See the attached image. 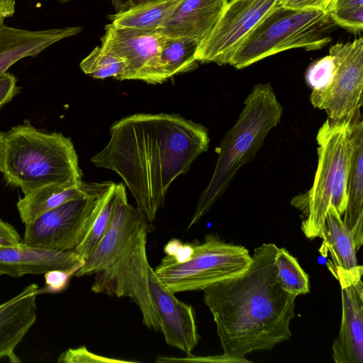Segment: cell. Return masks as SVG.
<instances>
[{
	"mask_svg": "<svg viewBox=\"0 0 363 363\" xmlns=\"http://www.w3.org/2000/svg\"><path fill=\"white\" fill-rule=\"evenodd\" d=\"M207 129L177 114L137 113L110 128L105 147L91 158L123 181L149 222L174 181L208 149Z\"/></svg>",
	"mask_w": 363,
	"mask_h": 363,
	"instance_id": "obj_1",
	"label": "cell"
},
{
	"mask_svg": "<svg viewBox=\"0 0 363 363\" xmlns=\"http://www.w3.org/2000/svg\"><path fill=\"white\" fill-rule=\"evenodd\" d=\"M278 247L264 243L254 250L242 274L204 288L203 300L213 315L223 354L236 362L269 350L291 338L296 296L281 286L275 266Z\"/></svg>",
	"mask_w": 363,
	"mask_h": 363,
	"instance_id": "obj_2",
	"label": "cell"
},
{
	"mask_svg": "<svg viewBox=\"0 0 363 363\" xmlns=\"http://www.w3.org/2000/svg\"><path fill=\"white\" fill-rule=\"evenodd\" d=\"M148 222L142 211L128 203L125 186L116 184L109 228L74 276L94 275V293L130 298L139 308L143 325L158 332L148 284Z\"/></svg>",
	"mask_w": 363,
	"mask_h": 363,
	"instance_id": "obj_3",
	"label": "cell"
},
{
	"mask_svg": "<svg viewBox=\"0 0 363 363\" xmlns=\"http://www.w3.org/2000/svg\"><path fill=\"white\" fill-rule=\"evenodd\" d=\"M0 172L24 194L48 184L83 182L71 139L40 131L29 123L4 134Z\"/></svg>",
	"mask_w": 363,
	"mask_h": 363,
	"instance_id": "obj_4",
	"label": "cell"
},
{
	"mask_svg": "<svg viewBox=\"0 0 363 363\" xmlns=\"http://www.w3.org/2000/svg\"><path fill=\"white\" fill-rule=\"evenodd\" d=\"M282 112L269 84L252 88L238 119L220 143L212 177L199 199L186 230L223 195L240 168L255 158L268 133L279 123Z\"/></svg>",
	"mask_w": 363,
	"mask_h": 363,
	"instance_id": "obj_5",
	"label": "cell"
},
{
	"mask_svg": "<svg viewBox=\"0 0 363 363\" xmlns=\"http://www.w3.org/2000/svg\"><path fill=\"white\" fill-rule=\"evenodd\" d=\"M164 252L166 255L153 269L174 294L203 290L238 276L252 261L247 248L225 242L212 233L206 235L202 242L172 240L164 247Z\"/></svg>",
	"mask_w": 363,
	"mask_h": 363,
	"instance_id": "obj_6",
	"label": "cell"
},
{
	"mask_svg": "<svg viewBox=\"0 0 363 363\" xmlns=\"http://www.w3.org/2000/svg\"><path fill=\"white\" fill-rule=\"evenodd\" d=\"M336 26L325 11L295 9L279 3L242 41L229 65L242 69L287 50L321 49L332 40Z\"/></svg>",
	"mask_w": 363,
	"mask_h": 363,
	"instance_id": "obj_7",
	"label": "cell"
},
{
	"mask_svg": "<svg viewBox=\"0 0 363 363\" xmlns=\"http://www.w3.org/2000/svg\"><path fill=\"white\" fill-rule=\"evenodd\" d=\"M318 167L311 189L306 195V216L301 229L308 239L322 238L329 207L342 216L347 201V178L352 152L350 121L328 119L319 128Z\"/></svg>",
	"mask_w": 363,
	"mask_h": 363,
	"instance_id": "obj_8",
	"label": "cell"
},
{
	"mask_svg": "<svg viewBox=\"0 0 363 363\" xmlns=\"http://www.w3.org/2000/svg\"><path fill=\"white\" fill-rule=\"evenodd\" d=\"M108 182L87 197L69 201L25 224L23 243L47 250L74 251L82 240Z\"/></svg>",
	"mask_w": 363,
	"mask_h": 363,
	"instance_id": "obj_9",
	"label": "cell"
},
{
	"mask_svg": "<svg viewBox=\"0 0 363 363\" xmlns=\"http://www.w3.org/2000/svg\"><path fill=\"white\" fill-rule=\"evenodd\" d=\"M335 62L332 81L313 105L330 122L350 121L362 105L363 38L337 43L329 50Z\"/></svg>",
	"mask_w": 363,
	"mask_h": 363,
	"instance_id": "obj_10",
	"label": "cell"
},
{
	"mask_svg": "<svg viewBox=\"0 0 363 363\" xmlns=\"http://www.w3.org/2000/svg\"><path fill=\"white\" fill-rule=\"evenodd\" d=\"M279 0H229L215 27L199 45L196 59L229 65L236 50Z\"/></svg>",
	"mask_w": 363,
	"mask_h": 363,
	"instance_id": "obj_11",
	"label": "cell"
},
{
	"mask_svg": "<svg viewBox=\"0 0 363 363\" xmlns=\"http://www.w3.org/2000/svg\"><path fill=\"white\" fill-rule=\"evenodd\" d=\"M101 48L125 60L126 69L118 80L138 79L160 84L159 53L164 35L157 30L118 27L104 28Z\"/></svg>",
	"mask_w": 363,
	"mask_h": 363,
	"instance_id": "obj_12",
	"label": "cell"
},
{
	"mask_svg": "<svg viewBox=\"0 0 363 363\" xmlns=\"http://www.w3.org/2000/svg\"><path fill=\"white\" fill-rule=\"evenodd\" d=\"M148 284L160 330L166 343L187 354H191L199 340L193 308L179 300L159 279L151 267Z\"/></svg>",
	"mask_w": 363,
	"mask_h": 363,
	"instance_id": "obj_13",
	"label": "cell"
},
{
	"mask_svg": "<svg viewBox=\"0 0 363 363\" xmlns=\"http://www.w3.org/2000/svg\"><path fill=\"white\" fill-rule=\"evenodd\" d=\"M84 260L74 251L47 250L21 243L0 246V275L18 278L41 274L53 269L75 270Z\"/></svg>",
	"mask_w": 363,
	"mask_h": 363,
	"instance_id": "obj_14",
	"label": "cell"
},
{
	"mask_svg": "<svg viewBox=\"0 0 363 363\" xmlns=\"http://www.w3.org/2000/svg\"><path fill=\"white\" fill-rule=\"evenodd\" d=\"M341 216L333 206L329 207L320 252L325 257L329 252L331 259L328 268L343 286L362 280L363 268L358 264L353 237Z\"/></svg>",
	"mask_w": 363,
	"mask_h": 363,
	"instance_id": "obj_15",
	"label": "cell"
},
{
	"mask_svg": "<svg viewBox=\"0 0 363 363\" xmlns=\"http://www.w3.org/2000/svg\"><path fill=\"white\" fill-rule=\"evenodd\" d=\"M39 289L37 284H31L0 304V359L21 362L14 351L36 320Z\"/></svg>",
	"mask_w": 363,
	"mask_h": 363,
	"instance_id": "obj_16",
	"label": "cell"
},
{
	"mask_svg": "<svg viewBox=\"0 0 363 363\" xmlns=\"http://www.w3.org/2000/svg\"><path fill=\"white\" fill-rule=\"evenodd\" d=\"M341 287L342 320L333 343L336 363H363V284Z\"/></svg>",
	"mask_w": 363,
	"mask_h": 363,
	"instance_id": "obj_17",
	"label": "cell"
},
{
	"mask_svg": "<svg viewBox=\"0 0 363 363\" xmlns=\"http://www.w3.org/2000/svg\"><path fill=\"white\" fill-rule=\"evenodd\" d=\"M229 0H181L157 30L166 37H186L200 43L211 33Z\"/></svg>",
	"mask_w": 363,
	"mask_h": 363,
	"instance_id": "obj_18",
	"label": "cell"
},
{
	"mask_svg": "<svg viewBox=\"0 0 363 363\" xmlns=\"http://www.w3.org/2000/svg\"><path fill=\"white\" fill-rule=\"evenodd\" d=\"M82 30L81 26H69L29 30L10 27L0 22V75L18 60L35 57L52 44L77 35Z\"/></svg>",
	"mask_w": 363,
	"mask_h": 363,
	"instance_id": "obj_19",
	"label": "cell"
},
{
	"mask_svg": "<svg viewBox=\"0 0 363 363\" xmlns=\"http://www.w3.org/2000/svg\"><path fill=\"white\" fill-rule=\"evenodd\" d=\"M352 152L343 222L358 250L363 244V121L360 110L350 121Z\"/></svg>",
	"mask_w": 363,
	"mask_h": 363,
	"instance_id": "obj_20",
	"label": "cell"
},
{
	"mask_svg": "<svg viewBox=\"0 0 363 363\" xmlns=\"http://www.w3.org/2000/svg\"><path fill=\"white\" fill-rule=\"evenodd\" d=\"M97 183L52 184L24 194L17 202L22 222L30 223L45 213L69 201L89 196Z\"/></svg>",
	"mask_w": 363,
	"mask_h": 363,
	"instance_id": "obj_21",
	"label": "cell"
},
{
	"mask_svg": "<svg viewBox=\"0 0 363 363\" xmlns=\"http://www.w3.org/2000/svg\"><path fill=\"white\" fill-rule=\"evenodd\" d=\"M181 0H151L111 15L113 25L140 30H158Z\"/></svg>",
	"mask_w": 363,
	"mask_h": 363,
	"instance_id": "obj_22",
	"label": "cell"
},
{
	"mask_svg": "<svg viewBox=\"0 0 363 363\" xmlns=\"http://www.w3.org/2000/svg\"><path fill=\"white\" fill-rule=\"evenodd\" d=\"M200 43L186 37H164L159 53L160 84L196 67Z\"/></svg>",
	"mask_w": 363,
	"mask_h": 363,
	"instance_id": "obj_23",
	"label": "cell"
},
{
	"mask_svg": "<svg viewBox=\"0 0 363 363\" xmlns=\"http://www.w3.org/2000/svg\"><path fill=\"white\" fill-rule=\"evenodd\" d=\"M116 183L108 182L101 194L91 222L74 250L83 260L93 251L109 228L116 201Z\"/></svg>",
	"mask_w": 363,
	"mask_h": 363,
	"instance_id": "obj_24",
	"label": "cell"
},
{
	"mask_svg": "<svg viewBox=\"0 0 363 363\" xmlns=\"http://www.w3.org/2000/svg\"><path fill=\"white\" fill-rule=\"evenodd\" d=\"M274 262L277 279L285 291L296 296L309 292L308 274L285 248L278 247Z\"/></svg>",
	"mask_w": 363,
	"mask_h": 363,
	"instance_id": "obj_25",
	"label": "cell"
},
{
	"mask_svg": "<svg viewBox=\"0 0 363 363\" xmlns=\"http://www.w3.org/2000/svg\"><path fill=\"white\" fill-rule=\"evenodd\" d=\"M82 71L95 79L115 77L123 75L126 67L125 60L96 46L89 55L80 62Z\"/></svg>",
	"mask_w": 363,
	"mask_h": 363,
	"instance_id": "obj_26",
	"label": "cell"
},
{
	"mask_svg": "<svg viewBox=\"0 0 363 363\" xmlns=\"http://www.w3.org/2000/svg\"><path fill=\"white\" fill-rule=\"evenodd\" d=\"M325 11L337 26L354 33L363 29V0H332Z\"/></svg>",
	"mask_w": 363,
	"mask_h": 363,
	"instance_id": "obj_27",
	"label": "cell"
},
{
	"mask_svg": "<svg viewBox=\"0 0 363 363\" xmlns=\"http://www.w3.org/2000/svg\"><path fill=\"white\" fill-rule=\"evenodd\" d=\"M335 72V62L330 55L315 62L308 67L306 80L312 89L310 96L313 106L330 85Z\"/></svg>",
	"mask_w": 363,
	"mask_h": 363,
	"instance_id": "obj_28",
	"label": "cell"
},
{
	"mask_svg": "<svg viewBox=\"0 0 363 363\" xmlns=\"http://www.w3.org/2000/svg\"><path fill=\"white\" fill-rule=\"evenodd\" d=\"M60 363H128L132 361H126L110 358L98 355L90 352L84 345L69 348L62 352L57 359Z\"/></svg>",
	"mask_w": 363,
	"mask_h": 363,
	"instance_id": "obj_29",
	"label": "cell"
},
{
	"mask_svg": "<svg viewBox=\"0 0 363 363\" xmlns=\"http://www.w3.org/2000/svg\"><path fill=\"white\" fill-rule=\"evenodd\" d=\"M75 270L53 269L47 272L45 275V288L39 289V294L43 292L57 293L65 289L69 280L74 275Z\"/></svg>",
	"mask_w": 363,
	"mask_h": 363,
	"instance_id": "obj_30",
	"label": "cell"
},
{
	"mask_svg": "<svg viewBox=\"0 0 363 363\" xmlns=\"http://www.w3.org/2000/svg\"><path fill=\"white\" fill-rule=\"evenodd\" d=\"M17 79L11 73L5 72L0 75V108L8 104L18 94Z\"/></svg>",
	"mask_w": 363,
	"mask_h": 363,
	"instance_id": "obj_31",
	"label": "cell"
},
{
	"mask_svg": "<svg viewBox=\"0 0 363 363\" xmlns=\"http://www.w3.org/2000/svg\"><path fill=\"white\" fill-rule=\"evenodd\" d=\"M23 242V238L10 223L0 218V246H14Z\"/></svg>",
	"mask_w": 363,
	"mask_h": 363,
	"instance_id": "obj_32",
	"label": "cell"
},
{
	"mask_svg": "<svg viewBox=\"0 0 363 363\" xmlns=\"http://www.w3.org/2000/svg\"><path fill=\"white\" fill-rule=\"evenodd\" d=\"M332 0H279L283 6L295 9H315L326 11Z\"/></svg>",
	"mask_w": 363,
	"mask_h": 363,
	"instance_id": "obj_33",
	"label": "cell"
},
{
	"mask_svg": "<svg viewBox=\"0 0 363 363\" xmlns=\"http://www.w3.org/2000/svg\"><path fill=\"white\" fill-rule=\"evenodd\" d=\"M15 0H0V22L13 16L15 12Z\"/></svg>",
	"mask_w": 363,
	"mask_h": 363,
	"instance_id": "obj_34",
	"label": "cell"
},
{
	"mask_svg": "<svg viewBox=\"0 0 363 363\" xmlns=\"http://www.w3.org/2000/svg\"><path fill=\"white\" fill-rule=\"evenodd\" d=\"M151 1V0H128L126 2H125V4L123 6H121V10H123V9H125L130 6H135L137 4H142V3H144L146 1Z\"/></svg>",
	"mask_w": 363,
	"mask_h": 363,
	"instance_id": "obj_35",
	"label": "cell"
},
{
	"mask_svg": "<svg viewBox=\"0 0 363 363\" xmlns=\"http://www.w3.org/2000/svg\"><path fill=\"white\" fill-rule=\"evenodd\" d=\"M4 137V134H2L1 133H0V162H1V154H2V150H3Z\"/></svg>",
	"mask_w": 363,
	"mask_h": 363,
	"instance_id": "obj_36",
	"label": "cell"
},
{
	"mask_svg": "<svg viewBox=\"0 0 363 363\" xmlns=\"http://www.w3.org/2000/svg\"><path fill=\"white\" fill-rule=\"evenodd\" d=\"M58 1L61 2V3H66L70 0H57Z\"/></svg>",
	"mask_w": 363,
	"mask_h": 363,
	"instance_id": "obj_37",
	"label": "cell"
}]
</instances>
